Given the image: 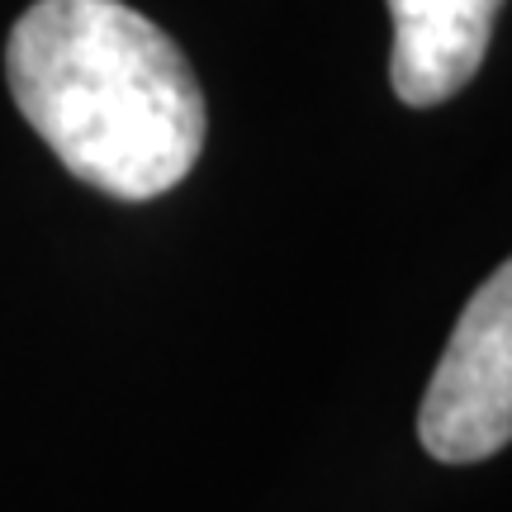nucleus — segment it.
<instances>
[{
  "mask_svg": "<svg viewBox=\"0 0 512 512\" xmlns=\"http://www.w3.org/2000/svg\"><path fill=\"white\" fill-rule=\"evenodd\" d=\"M5 81L57 162L114 200L176 190L204 152L190 57L124 0H34L5 38Z\"/></svg>",
  "mask_w": 512,
  "mask_h": 512,
  "instance_id": "nucleus-1",
  "label": "nucleus"
},
{
  "mask_svg": "<svg viewBox=\"0 0 512 512\" xmlns=\"http://www.w3.org/2000/svg\"><path fill=\"white\" fill-rule=\"evenodd\" d=\"M498 10L503 0H389V86L403 105L432 110L465 91L484 67Z\"/></svg>",
  "mask_w": 512,
  "mask_h": 512,
  "instance_id": "nucleus-3",
  "label": "nucleus"
},
{
  "mask_svg": "<svg viewBox=\"0 0 512 512\" xmlns=\"http://www.w3.org/2000/svg\"><path fill=\"white\" fill-rule=\"evenodd\" d=\"M418 437L441 465H475L512 441V256L456 318L422 394Z\"/></svg>",
  "mask_w": 512,
  "mask_h": 512,
  "instance_id": "nucleus-2",
  "label": "nucleus"
}]
</instances>
